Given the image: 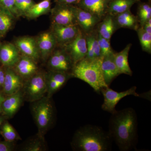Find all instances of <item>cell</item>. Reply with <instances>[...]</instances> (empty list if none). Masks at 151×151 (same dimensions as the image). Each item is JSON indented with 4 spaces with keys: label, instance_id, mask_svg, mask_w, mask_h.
I'll return each instance as SVG.
<instances>
[{
    "label": "cell",
    "instance_id": "obj_36",
    "mask_svg": "<svg viewBox=\"0 0 151 151\" xmlns=\"http://www.w3.org/2000/svg\"><path fill=\"white\" fill-rule=\"evenodd\" d=\"M80 0H57L58 4H64L71 5L75 3L79 2Z\"/></svg>",
    "mask_w": 151,
    "mask_h": 151
},
{
    "label": "cell",
    "instance_id": "obj_9",
    "mask_svg": "<svg viewBox=\"0 0 151 151\" xmlns=\"http://www.w3.org/2000/svg\"><path fill=\"white\" fill-rule=\"evenodd\" d=\"M52 11V19L54 24L63 25H76V7L71 5L58 4Z\"/></svg>",
    "mask_w": 151,
    "mask_h": 151
},
{
    "label": "cell",
    "instance_id": "obj_12",
    "mask_svg": "<svg viewBox=\"0 0 151 151\" xmlns=\"http://www.w3.org/2000/svg\"><path fill=\"white\" fill-rule=\"evenodd\" d=\"M46 75L47 97L51 98L54 93L61 89L68 79L72 77L71 73L50 70Z\"/></svg>",
    "mask_w": 151,
    "mask_h": 151
},
{
    "label": "cell",
    "instance_id": "obj_2",
    "mask_svg": "<svg viewBox=\"0 0 151 151\" xmlns=\"http://www.w3.org/2000/svg\"><path fill=\"white\" fill-rule=\"evenodd\" d=\"M112 142L109 133L101 127L86 125L76 132L71 145L75 151H108L112 149Z\"/></svg>",
    "mask_w": 151,
    "mask_h": 151
},
{
    "label": "cell",
    "instance_id": "obj_19",
    "mask_svg": "<svg viewBox=\"0 0 151 151\" xmlns=\"http://www.w3.org/2000/svg\"><path fill=\"white\" fill-rule=\"evenodd\" d=\"M23 99L21 90L14 94L8 95L3 102L2 106L4 115L8 118L12 117L21 106Z\"/></svg>",
    "mask_w": 151,
    "mask_h": 151
},
{
    "label": "cell",
    "instance_id": "obj_35",
    "mask_svg": "<svg viewBox=\"0 0 151 151\" xmlns=\"http://www.w3.org/2000/svg\"><path fill=\"white\" fill-rule=\"evenodd\" d=\"M143 29L145 30V31L148 33L151 34V18L149 19L145 23V24L142 27Z\"/></svg>",
    "mask_w": 151,
    "mask_h": 151
},
{
    "label": "cell",
    "instance_id": "obj_21",
    "mask_svg": "<svg viewBox=\"0 0 151 151\" xmlns=\"http://www.w3.org/2000/svg\"><path fill=\"white\" fill-rule=\"evenodd\" d=\"M15 66L18 74L21 78L27 79L36 73L38 68L35 61L25 55L20 57Z\"/></svg>",
    "mask_w": 151,
    "mask_h": 151
},
{
    "label": "cell",
    "instance_id": "obj_25",
    "mask_svg": "<svg viewBox=\"0 0 151 151\" xmlns=\"http://www.w3.org/2000/svg\"><path fill=\"white\" fill-rule=\"evenodd\" d=\"M51 0H43L33 5L25 14L28 18L34 19L46 14L49 12L51 6Z\"/></svg>",
    "mask_w": 151,
    "mask_h": 151
},
{
    "label": "cell",
    "instance_id": "obj_6",
    "mask_svg": "<svg viewBox=\"0 0 151 151\" xmlns=\"http://www.w3.org/2000/svg\"><path fill=\"white\" fill-rule=\"evenodd\" d=\"M137 89L136 86H133L126 91L118 92L111 89L109 86L103 88L101 91L104 97L102 109L111 114L114 113L116 111V107L117 104L124 97L130 95L140 97L139 94L136 92Z\"/></svg>",
    "mask_w": 151,
    "mask_h": 151
},
{
    "label": "cell",
    "instance_id": "obj_22",
    "mask_svg": "<svg viewBox=\"0 0 151 151\" xmlns=\"http://www.w3.org/2000/svg\"><path fill=\"white\" fill-rule=\"evenodd\" d=\"M132 46V44H129L122 51L114 53L115 63L120 74H125L130 76L133 74L128 61L129 52Z\"/></svg>",
    "mask_w": 151,
    "mask_h": 151
},
{
    "label": "cell",
    "instance_id": "obj_5",
    "mask_svg": "<svg viewBox=\"0 0 151 151\" xmlns=\"http://www.w3.org/2000/svg\"><path fill=\"white\" fill-rule=\"evenodd\" d=\"M24 98L32 103L41 99L47 94L46 75L42 73H35L27 78L23 85Z\"/></svg>",
    "mask_w": 151,
    "mask_h": 151
},
{
    "label": "cell",
    "instance_id": "obj_32",
    "mask_svg": "<svg viewBox=\"0 0 151 151\" xmlns=\"http://www.w3.org/2000/svg\"><path fill=\"white\" fill-rule=\"evenodd\" d=\"M98 41L100 46L101 56H103L113 52L110 40L102 37L98 33Z\"/></svg>",
    "mask_w": 151,
    "mask_h": 151
},
{
    "label": "cell",
    "instance_id": "obj_40",
    "mask_svg": "<svg viewBox=\"0 0 151 151\" xmlns=\"http://www.w3.org/2000/svg\"><path fill=\"white\" fill-rule=\"evenodd\" d=\"M109 1H111V0H109Z\"/></svg>",
    "mask_w": 151,
    "mask_h": 151
},
{
    "label": "cell",
    "instance_id": "obj_1",
    "mask_svg": "<svg viewBox=\"0 0 151 151\" xmlns=\"http://www.w3.org/2000/svg\"><path fill=\"white\" fill-rule=\"evenodd\" d=\"M108 133L120 150L134 148L138 137L137 116L135 110L129 108L112 113Z\"/></svg>",
    "mask_w": 151,
    "mask_h": 151
},
{
    "label": "cell",
    "instance_id": "obj_8",
    "mask_svg": "<svg viewBox=\"0 0 151 151\" xmlns=\"http://www.w3.org/2000/svg\"><path fill=\"white\" fill-rule=\"evenodd\" d=\"M63 47L65 49L75 65L85 58L87 54L86 35L80 30L75 38Z\"/></svg>",
    "mask_w": 151,
    "mask_h": 151
},
{
    "label": "cell",
    "instance_id": "obj_18",
    "mask_svg": "<svg viewBox=\"0 0 151 151\" xmlns=\"http://www.w3.org/2000/svg\"><path fill=\"white\" fill-rule=\"evenodd\" d=\"M23 84L21 77L17 72L8 68L5 72V79L2 87L4 93L9 95L21 90Z\"/></svg>",
    "mask_w": 151,
    "mask_h": 151
},
{
    "label": "cell",
    "instance_id": "obj_4",
    "mask_svg": "<svg viewBox=\"0 0 151 151\" xmlns=\"http://www.w3.org/2000/svg\"><path fill=\"white\" fill-rule=\"evenodd\" d=\"M50 98L45 96L32 103V113L37 126V135L42 137L53 122L54 108Z\"/></svg>",
    "mask_w": 151,
    "mask_h": 151
},
{
    "label": "cell",
    "instance_id": "obj_3",
    "mask_svg": "<svg viewBox=\"0 0 151 151\" xmlns=\"http://www.w3.org/2000/svg\"><path fill=\"white\" fill-rule=\"evenodd\" d=\"M102 58H85L74 65L71 72L72 77L86 82L99 94L103 88L109 86L105 83L102 72Z\"/></svg>",
    "mask_w": 151,
    "mask_h": 151
},
{
    "label": "cell",
    "instance_id": "obj_10",
    "mask_svg": "<svg viewBox=\"0 0 151 151\" xmlns=\"http://www.w3.org/2000/svg\"><path fill=\"white\" fill-rule=\"evenodd\" d=\"M101 21L91 13L76 7V25L85 35H89L96 30L98 24Z\"/></svg>",
    "mask_w": 151,
    "mask_h": 151
},
{
    "label": "cell",
    "instance_id": "obj_37",
    "mask_svg": "<svg viewBox=\"0 0 151 151\" xmlns=\"http://www.w3.org/2000/svg\"><path fill=\"white\" fill-rule=\"evenodd\" d=\"M5 79V72L0 68V86H3Z\"/></svg>",
    "mask_w": 151,
    "mask_h": 151
},
{
    "label": "cell",
    "instance_id": "obj_30",
    "mask_svg": "<svg viewBox=\"0 0 151 151\" xmlns=\"http://www.w3.org/2000/svg\"><path fill=\"white\" fill-rule=\"evenodd\" d=\"M139 24L140 27L151 18V7L147 4H142L138 8L137 16Z\"/></svg>",
    "mask_w": 151,
    "mask_h": 151
},
{
    "label": "cell",
    "instance_id": "obj_39",
    "mask_svg": "<svg viewBox=\"0 0 151 151\" xmlns=\"http://www.w3.org/2000/svg\"><path fill=\"white\" fill-rule=\"evenodd\" d=\"M5 119V118L4 117L1 116V115H0V128H1L2 124L4 122Z\"/></svg>",
    "mask_w": 151,
    "mask_h": 151
},
{
    "label": "cell",
    "instance_id": "obj_17",
    "mask_svg": "<svg viewBox=\"0 0 151 151\" xmlns=\"http://www.w3.org/2000/svg\"><path fill=\"white\" fill-rule=\"evenodd\" d=\"M19 50L16 45L11 43H6L0 46V60L7 67L14 66L20 57Z\"/></svg>",
    "mask_w": 151,
    "mask_h": 151
},
{
    "label": "cell",
    "instance_id": "obj_26",
    "mask_svg": "<svg viewBox=\"0 0 151 151\" xmlns=\"http://www.w3.org/2000/svg\"><path fill=\"white\" fill-rule=\"evenodd\" d=\"M14 17L9 12L0 7V34H5L12 27Z\"/></svg>",
    "mask_w": 151,
    "mask_h": 151
},
{
    "label": "cell",
    "instance_id": "obj_14",
    "mask_svg": "<svg viewBox=\"0 0 151 151\" xmlns=\"http://www.w3.org/2000/svg\"><path fill=\"white\" fill-rule=\"evenodd\" d=\"M36 42L40 55L44 60L51 55L57 45L56 39L51 31L41 34Z\"/></svg>",
    "mask_w": 151,
    "mask_h": 151
},
{
    "label": "cell",
    "instance_id": "obj_31",
    "mask_svg": "<svg viewBox=\"0 0 151 151\" xmlns=\"http://www.w3.org/2000/svg\"><path fill=\"white\" fill-rule=\"evenodd\" d=\"M34 4L33 0H15V5L18 15H25Z\"/></svg>",
    "mask_w": 151,
    "mask_h": 151
},
{
    "label": "cell",
    "instance_id": "obj_7",
    "mask_svg": "<svg viewBox=\"0 0 151 151\" xmlns=\"http://www.w3.org/2000/svg\"><path fill=\"white\" fill-rule=\"evenodd\" d=\"M50 55L49 66L52 70L71 72L74 64L68 53L63 47L59 46Z\"/></svg>",
    "mask_w": 151,
    "mask_h": 151
},
{
    "label": "cell",
    "instance_id": "obj_23",
    "mask_svg": "<svg viewBox=\"0 0 151 151\" xmlns=\"http://www.w3.org/2000/svg\"><path fill=\"white\" fill-rule=\"evenodd\" d=\"M96 30L102 37L111 40L113 33L116 31L113 17L107 14L98 24Z\"/></svg>",
    "mask_w": 151,
    "mask_h": 151
},
{
    "label": "cell",
    "instance_id": "obj_27",
    "mask_svg": "<svg viewBox=\"0 0 151 151\" xmlns=\"http://www.w3.org/2000/svg\"><path fill=\"white\" fill-rule=\"evenodd\" d=\"M0 133L5 140L14 142L18 140L19 136L14 127L8 122L4 121L0 128Z\"/></svg>",
    "mask_w": 151,
    "mask_h": 151
},
{
    "label": "cell",
    "instance_id": "obj_13",
    "mask_svg": "<svg viewBox=\"0 0 151 151\" xmlns=\"http://www.w3.org/2000/svg\"><path fill=\"white\" fill-rule=\"evenodd\" d=\"M109 0H80L78 7L91 13L102 19L107 14Z\"/></svg>",
    "mask_w": 151,
    "mask_h": 151
},
{
    "label": "cell",
    "instance_id": "obj_34",
    "mask_svg": "<svg viewBox=\"0 0 151 151\" xmlns=\"http://www.w3.org/2000/svg\"><path fill=\"white\" fill-rule=\"evenodd\" d=\"M14 142L0 141V151H12L14 150Z\"/></svg>",
    "mask_w": 151,
    "mask_h": 151
},
{
    "label": "cell",
    "instance_id": "obj_24",
    "mask_svg": "<svg viewBox=\"0 0 151 151\" xmlns=\"http://www.w3.org/2000/svg\"><path fill=\"white\" fill-rule=\"evenodd\" d=\"M137 0H111L109 2L108 14L115 16L130 10Z\"/></svg>",
    "mask_w": 151,
    "mask_h": 151
},
{
    "label": "cell",
    "instance_id": "obj_11",
    "mask_svg": "<svg viewBox=\"0 0 151 151\" xmlns=\"http://www.w3.org/2000/svg\"><path fill=\"white\" fill-rule=\"evenodd\" d=\"M80 29L77 25H63L53 24L51 32L57 45L63 47L72 41L78 35Z\"/></svg>",
    "mask_w": 151,
    "mask_h": 151
},
{
    "label": "cell",
    "instance_id": "obj_15",
    "mask_svg": "<svg viewBox=\"0 0 151 151\" xmlns=\"http://www.w3.org/2000/svg\"><path fill=\"white\" fill-rule=\"evenodd\" d=\"M16 46L19 51L35 61L40 57V54L37 43L34 38L29 36L23 37L16 41Z\"/></svg>",
    "mask_w": 151,
    "mask_h": 151
},
{
    "label": "cell",
    "instance_id": "obj_38",
    "mask_svg": "<svg viewBox=\"0 0 151 151\" xmlns=\"http://www.w3.org/2000/svg\"><path fill=\"white\" fill-rule=\"evenodd\" d=\"M5 98L6 97L4 96V94L0 92V115H1V113H2V106L3 102H4Z\"/></svg>",
    "mask_w": 151,
    "mask_h": 151
},
{
    "label": "cell",
    "instance_id": "obj_16",
    "mask_svg": "<svg viewBox=\"0 0 151 151\" xmlns=\"http://www.w3.org/2000/svg\"><path fill=\"white\" fill-rule=\"evenodd\" d=\"M114 53L113 52L105 55L102 58L101 68L106 84L110 86L115 78L120 75L115 63Z\"/></svg>",
    "mask_w": 151,
    "mask_h": 151
},
{
    "label": "cell",
    "instance_id": "obj_33",
    "mask_svg": "<svg viewBox=\"0 0 151 151\" xmlns=\"http://www.w3.org/2000/svg\"><path fill=\"white\" fill-rule=\"evenodd\" d=\"M0 7L9 12L14 17L18 16L15 5V0H0Z\"/></svg>",
    "mask_w": 151,
    "mask_h": 151
},
{
    "label": "cell",
    "instance_id": "obj_20",
    "mask_svg": "<svg viewBox=\"0 0 151 151\" xmlns=\"http://www.w3.org/2000/svg\"><path fill=\"white\" fill-rule=\"evenodd\" d=\"M116 30L120 28H128L136 31L140 26L137 17L130 10L113 16Z\"/></svg>",
    "mask_w": 151,
    "mask_h": 151
},
{
    "label": "cell",
    "instance_id": "obj_28",
    "mask_svg": "<svg viewBox=\"0 0 151 151\" xmlns=\"http://www.w3.org/2000/svg\"><path fill=\"white\" fill-rule=\"evenodd\" d=\"M24 151H43L46 150L44 138L37 135L36 137L30 140L23 148Z\"/></svg>",
    "mask_w": 151,
    "mask_h": 151
},
{
    "label": "cell",
    "instance_id": "obj_29",
    "mask_svg": "<svg viewBox=\"0 0 151 151\" xmlns=\"http://www.w3.org/2000/svg\"><path fill=\"white\" fill-rule=\"evenodd\" d=\"M140 43L143 51L151 53V34L145 31L142 27H139L136 30Z\"/></svg>",
    "mask_w": 151,
    "mask_h": 151
}]
</instances>
